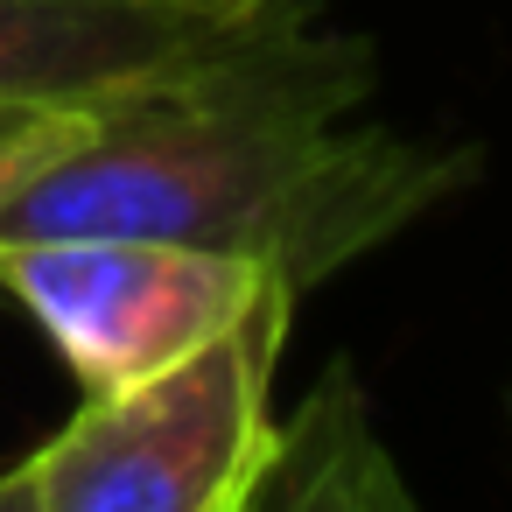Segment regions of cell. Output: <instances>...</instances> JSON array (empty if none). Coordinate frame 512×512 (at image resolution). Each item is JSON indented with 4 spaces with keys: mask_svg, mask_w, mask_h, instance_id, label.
<instances>
[{
    "mask_svg": "<svg viewBox=\"0 0 512 512\" xmlns=\"http://www.w3.org/2000/svg\"><path fill=\"white\" fill-rule=\"evenodd\" d=\"M372 85V43L316 22L190 92L106 113L8 204L0 239H169L316 295L477 176V148L365 120Z\"/></svg>",
    "mask_w": 512,
    "mask_h": 512,
    "instance_id": "6da1fadb",
    "label": "cell"
},
{
    "mask_svg": "<svg viewBox=\"0 0 512 512\" xmlns=\"http://www.w3.org/2000/svg\"><path fill=\"white\" fill-rule=\"evenodd\" d=\"M302 295L267 281L190 358L92 393L43 449V512H239L281 449L274 372Z\"/></svg>",
    "mask_w": 512,
    "mask_h": 512,
    "instance_id": "7a4b0ae2",
    "label": "cell"
},
{
    "mask_svg": "<svg viewBox=\"0 0 512 512\" xmlns=\"http://www.w3.org/2000/svg\"><path fill=\"white\" fill-rule=\"evenodd\" d=\"M274 267L127 239V232H57V239H0V288L50 337L64 372L92 393H120L197 344H211Z\"/></svg>",
    "mask_w": 512,
    "mask_h": 512,
    "instance_id": "3957f363",
    "label": "cell"
},
{
    "mask_svg": "<svg viewBox=\"0 0 512 512\" xmlns=\"http://www.w3.org/2000/svg\"><path fill=\"white\" fill-rule=\"evenodd\" d=\"M330 0H0V113H120L190 92Z\"/></svg>",
    "mask_w": 512,
    "mask_h": 512,
    "instance_id": "277c9868",
    "label": "cell"
},
{
    "mask_svg": "<svg viewBox=\"0 0 512 512\" xmlns=\"http://www.w3.org/2000/svg\"><path fill=\"white\" fill-rule=\"evenodd\" d=\"M379 463L386 442L372 435L365 393L351 365H330L295 407V421H281V449L239 512H372Z\"/></svg>",
    "mask_w": 512,
    "mask_h": 512,
    "instance_id": "5b68a950",
    "label": "cell"
},
{
    "mask_svg": "<svg viewBox=\"0 0 512 512\" xmlns=\"http://www.w3.org/2000/svg\"><path fill=\"white\" fill-rule=\"evenodd\" d=\"M106 113H0V218H8V204L50 169L64 162Z\"/></svg>",
    "mask_w": 512,
    "mask_h": 512,
    "instance_id": "8992f818",
    "label": "cell"
},
{
    "mask_svg": "<svg viewBox=\"0 0 512 512\" xmlns=\"http://www.w3.org/2000/svg\"><path fill=\"white\" fill-rule=\"evenodd\" d=\"M0 512H43V484H36V456L0 470Z\"/></svg>",
    "mask_w": 512,
    "mask_h": 512,
    "instance_id": "52a82bcc",
    "label": "cell"
},
{
    "mask_svg": "<svg viewBox=\"0 0 512 512\" xmlns=\"http://www.w3.org/2000/svg\"><path fill=\"white\" fill-rule=\"evenodd\" d=\"M407 505H414V491H407L400 463L386 456V463H379V484H372V512H407Z\"/></svg>",
    "mask_w": 512,
    "mask_h": 512,
    "instance_id": "ba28073f",
    "label": "cell"
},
{
    "mask_svg": "<svg viewBox=\"0 0 512 512\" xmlns=\"http://www.w3.org/2000/svg\"><path fill=\"white\" fill-rule=\"evenodd\" d=\"M407 512H421V505H407Z\"/></svg>",
    "mask_w": 512,
    "mask_h": 512,
    "instance_id": "9c48e42d",
    "label": "cell"
}]
</instances>
